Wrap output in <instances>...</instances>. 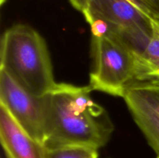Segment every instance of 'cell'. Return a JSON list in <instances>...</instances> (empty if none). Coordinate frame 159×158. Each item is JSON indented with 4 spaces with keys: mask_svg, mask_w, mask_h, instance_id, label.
Wrapping results in <instances>:
<instances>
[{
    "mask_svg": "<svg viewBox=\"0 0 159 158\" xmlns=\"http://www.w3.org/2000/svg\"><path fill=\"white\" fill-rule=\"evenodd\" d=\"M89 86L57 83L45 95L48 150L70 146L99 149L107 143L113 130L107 111L91 98Z\"/></svg>",
    "mask_w": 159,
    "mask_h": 158,
    "instance_id": "1",
    "label": "cell"
},
{
    "mask_svg": "<svg viewBox=\"0 0 159 158\" xmlns=\"http://www.w3.org/2000/svg\"><path fill=\"white\" fill-rule=\"evenodd\" d=\"M0 69L37 97L48 94L57 84L44 39L27 25H15L3 33Z\"/></svg>",
    "mask_w": 159,
    "mask_h": 158,
    "instance_id": "2",
    "label": "cell"
},
{
    "mask_svg": "<svg viewBox=\"0 0 159 158\" xmlns=\"http://www.w3.org/2000/svg\"><path fill=\"white\" fill-rule=\"evenodd\" d=\"M93 68L89 86L114 96L124 97L135 84L138 54L112 36L92 37Z\"/></svg>",
    "mask_w": 159,
    "mask_h": 158,
    "instance_id": "3",
    "label": "cell"
},
{
    "mask_svg": "<svg viewBox=\"0 0 159 158\" xmlns=\"http://www.w3.org/2000/svg\"><path fill=\"white\" fill-rule=\"evenodd\" d=\"M0 101L17 123L34 139L43 144L46 132L45 96L37 97L0 69Z\"/></svg>",
    "mask_w": 159,
    "mask_h": 158,
    "instance_id": "4",
    "label": "cell"
},
{
    "mask_svg": "<svg viewBox=\"0 0 159 158\" xmlns=\"http://www.w3.org/2000/svg\"><path fill=\"white\" fill-rule=\"evenodd\" d=\"M83 15L104 20L143 43L152 37L153 19L127 0H93Z\"/></svg>",
    "mask_w": 159,
    "mask_h": 158,
    "instance_id": "5",
    "label": "cell"
},
{
    "mask_svg": "<svg viewBox=\"0 0 159 158\" xmlns=\"http://www.w3.org/2000/svg\"><path fill=\"white\" fill-rule=\"evenodd\" d=\"M123 98L137 125L159 157V86L135 84Z\"/></svg>",
    "mask_w": 159,
    "mask_h": 158,
    "instance_id": "6",
    "label": "cell"
},
{
    "mask_svg": "<svg viewBox=\"0 0 159 158\" xmlns=\"http://www.w3.org/2000/svg\"><path fill=\"white\" fill-rule=\"evenodd\" d=\"M0 139L7 158H48V150L31 137L0 103Z\"/></svg>",
    "mask_w": 159,
    "mask_h": 158,
    "instance_id": "7",
    "label": "cell"
},
{
    "mask_svg": "<svg viewBox=\"0 0 159 158\" xmlns=\"http://www.w3.org/2000/svg\"><path fill=\"white\" fill-rule=\"evenodd\" d=\"M142 83L159 86L158 20H153V30L150 40L142 54L138 57L135 84Z\"/></svg>",
    "mask_w": 159,
    "mask_h": 158,
    "instance_id": "8",
    "label": "cell"
},
{
    "mask_svg": "<svg viewBox=\"0 0 159 158\" xmlns=\"http://www.w3.org/2000/svg\"><path fill=\"white\" fill-rule=\"evenodd\" d=\"M48 158H98L97 149L70 146L48 150Z\"/></svg>",
    "mask_w": 159,
    "mask_h": 158,
    "instance_id": "9",
    "label": "cell"
},
{
    "mask_svg": "<svg viewBox=\"0 0 159 158\" xmlns=\"http://www.w3.org/2000/svg\"><path fill=\"white\" fill-rule=\"evenodd\" d=\"M150 12L153 20L159 21V0H141Z\"/></svg>",
    "mask_w": 159,
    "mask_h": 158,
    "instance_id": "10",
    "label": "cell"
},
{
    "mask_svg": "<svg viewBox=\"0 0 159 158\" xmlns=\"http://www.w3.org/2000/svg\"><path fill=\"white\" fill-rule=\"evenodd\" d=\"M92 1L93 0H69V2L75 9L83 14L89 9Z\"/></svg>",
    "mask_w": 159,
    "mask_h": 158,
    "instance_id": "11",
    "label": "cell"
},
{
    "mask_svg": "<svg viewBox=\"0 0 159 158\" xmlns=\"http://www.w3.org/2000/svg\"><path fill=\"white\" fill-rule=\"evenodd\" d=\"M6 2V0H0V4H1V6H2V5Z\"/></svg>",
    "mask_w": 159,
    "mask_h": 158,
    "instance_id": "12",
    "label": "cell"
},
{
    "mask_svg": "<svg viewBox=\"0 0 159 158\" xmlns=\"http://www.w3.org/2000/svg\"><path fill=\"white\" fill-rule=\"evenodd\" d=\"M158 158H159V157H158Z\"/></svg>",
    "mask_w": 159,
    "mask_h": 158,
    "instance_id": "13",
    "label": "cell"
}]
</instances>
